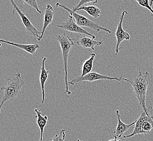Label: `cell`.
<instances>
[{
  "mask_svg": "<svg viewBox=\"0 0 153 141\" xmlns=\"http://www.w3.org/2000/svg\"><path fill=\"white\" fill-rule=\"evenodd\" d=\"M77 141H81V140H77ZM121 141V140H117V139H115V138H114V139H112V140H109V141Z\"/></svg>",
  "mask_w": 153,
  "mask_h": 141,
  "instance_id": "22",
  "label": "cell"
},
{
  "mask_svg": "<svg viewBox=\"0 0 153 141\" xmlns=\"http://www.w3.org/2000/svg\"><path fill=\"white\" fill-rule=\"evenodd\" d=\"M126 14H128V12L127 11H123L122 12L120 16V22L118 24L117 28L115 33V36L116 37V40H117L116 46L115 48L116 56L119 53V51L122 48V47H120L122 42L124 40H129L130 39V35H129V34L127 32H126L123 28V22L124 16Z\"/></svg>",
  "mask_w": 153,
  "mask_h": 141,
  "instance_id": "8",
  "label": "cell"
},
{
  "mask_svg": "<svg viewBox=\"0 0 153 141\" xmlns=\"http://www.w3.org/2000/svg\"><path fill=\"white\" fill-rule=\"evenodd\" d=\"M116 115L117 117V125L114 131V137L115 139L118 140L123 137L124 133L127 132L131 126L135 124L136 120L132 123L126 124L124 123L123 122L121 121V115L120 114V111L118 110L116 111Z\"/></svg>",
  "mask_w": 153,
  "mask_h": 141,
  "instance_id": "10",
  "label": "cell"
},
{
  "mask_svg": "<svg viewBox=\"0 0 153 141\" xmlns=\"http://www.w3.org/2000/svg\"><path fill=\"white\" fill-rule=\"evenodd\" d=\"M1 42L6 43L7 44L12 45L13 46L18 47L19 48L22 49V50H25L27 53H30L31 55H34L36 53V51L40 48V46L38 44H35L33 45H24L20 44H16L14 42H12L10 41H6L3 39L0 40Z\"/></svg>",
  "mask_w": 153,
  "mask_h": 141,
  "instance_id": "14",
  "label": "cell"
},
{
  "mask_svg": "<svg viewBox=\"0 0 153 141\" xmlns=\"http://www.w3.org/2000/svg\"><path fill=\"white\" fill-rule=\"evenodd\" d=\"M76 44L84 48H91L94 50L96 46H100L103 44V41H96L92 38L84 36L79 37L78 40L76 41Z\"/></svg>",
  "mask_w": 153,
  "mask_h": 141,
  "instance_id": "13",
  "label": "cell"
},
{
  "mask_svg": "<svg viewBox=\"0 0 153 141\" xmlns=\"http://www.w3.org/2000/svg\"><path fill=\"white\" fill-rule=\"evenodd\" d=\"M56 40L58 41L60 44L62 54V58L65 70V94L68 95H70L72 93L71 91H69L68 89L69 82H68V59L71 48L74 45V41L72 39L70 38L66 32H64L61 35L56 36Z\"/></svg>",
  "mask_w": 153,
  "mask_h": 141,
  "instance_id": "3",
  "label": "cell"
},
{
  "mask_svg": "<svg viewBox=\"0 0 153 141\" xmlns=\"http://www.w3.org/2000/svg\"><path fill=\"white\" fill-rule=\"evenodd\" d=\"M136 2L138 3V4L143 8H147L153 14V9L150 6L149 1L148 0H135Z\"/></svg>",
  "mask_w": 153,
  "mask_h": 141,
  "instance_id": "19",
  "label": "cell"
},
{
  "mask_svg": "<svg viewBox=\"0 0 153 141\" xmlns=\"http://www.w3.org/2000/svg\"><path fill=\"white\" fill-rule=\"evenodd\" d=\"M10 3H12V6L13 7V14L14 15V14L16 12L20 16L22 22L25 27L27 34L28 35L33 36L35 39V40H37L38 41H40V38L41 35V32H39L38 30L36 28L35 26L32 24V22L30 21L28 18L27 17L25 13L21 10V9L19 8V7L15 3L14 1L10 0Z\"/></svg>",
  "mask_w": 153,
  "mask_h": 141,
  "instance_id": "6",
  "label": "cell"
},
{
  "mask_svg": "<svg viewBox=\"0 0 153 141\" xmlns=\"http://www.w3.org/2000/svg\"><path fill=\"white\" fill-rule=\"evenodd\" d=\"M90 58L86 60L82 65V73L80 76H85L86 74L92 72L94 68V62L96 58L95 53H91Z\"/></svg>",
  "mask_w": 153,
  "mask_h": 141,
  "instance_id": "16",
  "label": "cell"
},
{
  "mask_svg": "<svg viewBox=\"0 0 153 141\" xmlns=\"http://www.w3.org/2000/svg\"><path fill=\"white\" fill-rule=\"evenodd\" d=\"M79 10L85 11L88 15H90L94 19L99 18L101 14L100 9L95 6H82L79 9L76 10V12H78Z\"/></svg>",
  "mask_w": 153,
  "mask_h": 141,
  "instance_id": "17",
  "label": "cell"
},
{
  "mask_svg": "<svg viewBox=\"0 0 153 141\" xmlns=\"http://www.w3.org/2000/svg\"><path fill=\"white\" fill-rule=\"evenodd\" d=\"M55 12L53 9V7L51 4H48L46 7V9L45 10L44 13V24L42 30L41 32V35L40 41H41V39L43 38L45 34V32L47 29V27L48 26L51 24H52L53 21L54 15Z\"/></svg>",
  "mask_w": 153,
  "mask_h": 141,
  "instance_id": "11",
  "label": "cell"
},
{
  "mask_svg": "<svg viewBox=\"0 0 153 141\" xmlns=\"http://www.w3.org/2000/svg\"><path fill=\"white\" fill-rule=\"evenodd\" d=\"M153 129V116L149 112L143 111L141 116L136 119L133 132L129 135L124 136V139L130 138L137 135H146L150 133Z\"/></svg>",
  "mask_w": 153,
  "mask_h": 141,
  "instance_id": "4",
  "label": "cell"
},
{
  "mask_svg": "<svg viewBox=\"0 0 153 141\" xmlns=\"http://www.w3.org/2000/svg\"><path fill=\"white\" fill-rule=\"evenodd\" d=\"M98 2L97 0H91V1H87V0H82L79 2V4L75 7L73 8V11L74 12H76V10L78 9H79L80 7H82L83 6V5L85 4L86 3H92L93 4H94Z\"/></svg>",
  "mask_w": 153,
  "mask_h": 141,
  "instance_id": "21",
  "label": "cell"
},
{
  "mask_svg": "<svg viewBox=\"0 0 153 141\" xmlns=\"http://www.w3.org/2000/svg\"><path fill=\"white\" fill-rule=\"evenodd\" d=\"M24 2V4H28L29 6H31L34 9H36L37 12L40 14H41L42 12L39 8L38 4L37 3V1L36 0H25L22 1Z\"/></svg>",
  "mask_w": 153,
  "mask_h": 141,
  "instance_id": "18",
  "label": "cell"
},
{
  "mask_svg": "<svg viewBox=\"0 0 153 141\" xmlns=\"http://www.w3.org/2000/svg\"><path fill=\"white\" fill-rule=\"evenodd\" d=\"M25 82L21 78V74L18 72L15 76L10 80L6 85L3 86L1 90L4 92L0 109H2L3 104L7 101H13L18 98L21 94V89Z\"/></svg>",
  "mask_w": 153,
  "mask_h": 141,
  "instance_id": "2",
  "label": "cell"
},
{
  "mask_svg": "<svg viewBox=\"0 0 153 141\" xmlns=\"http://www.w3.org/2000/svg\"><path fill=\"white\" fill-rule=\"evenodd\" d=\"M100 80H116L118 82H121V80H124L126 82H129V80L127 79L126 78H123L122 76L120 77L116 76H109L105 75H103L102 74L98 73L97 72H92L90 73L86 74L85 76H80L72 80L70 82H69V84L71 85H74L77 83L83 82H93L94 81Z\"/></svg>",
  "mask_w": 153,
  "mask_h": 141,
  "instance_id": "7",
  "label": "cell"
},
{
  "mask_svg": "<svg viewBox=\"0 0 153 141\" xmlns=\"http://www.w3.org/2000/svg\"><path fill=\"white\" fill-rule=\"evenodd\" d=\"M56 7H60L62 9H65V10L68 11L70 13V15H72L74 17V19H75L76 24L81 27H86L89 28L91 30H96V32H100V30H103V31H105V32L109 33H111V31L110 30H109V29L105 28V27H103V26L100 25L99 24L95 23L92 21L90 20V19H88V18H86L83 15H80V14H78L76 12H74L73 10L70 9L66 6L62 5L58 2L56 3Z\"/></svg>",
  "mask_w": 153,
  "mask_h": 141,
  "instance_id": "5",
  "label": "cell"
},
{
  "mask_svg": "<svg viewBox=\"0 0 153 141\" xmlns=\"http://www.w3.org/2000/svg\"><path fill=\"white\" fill-rule=\"evenodd\" d=\"M47 58L46 57H42V61L41 64V71H40V82L41 85V92H42V104L45 103V84L48 79L49 73L50 71L46 70L45 68V62L46 61Z\"/></svg>",
  "mask_w": 153,
  "mask_h": 141,
  "instance_id": "12",
  "label": "cell"
},
{
  "mask_svg": "<svg viewBox=\"0 0 153 141\" xmlns=\"http://www.w3.org/2000/svg\"><path fill=\"white\" fill-rule=\"evenodd\" d=\"M34 112L36 113V123L38 125L40 130V141H43L44 133L45 128L46 126L48 121L47 116H42L41 115V112L38 109H34Z\"/></svg>",
  "mask_w": 153,
  "mask_h": 141,
  "instance_id": "15",
  "label": "cell"
},
{
  "mask_svg": "<svg viewBox=\"0 0 153 141\" xmlns=\"http://www.w3.org/2000/svg\"><path fill=\"white\" fill-rule=\"evenodd\" d=\"M149 76V72L146 71L144 74L142 73L141 70L139 73L134 79L130 82L132 86L133 92L135 96L137 99L139 105L146 112H149V110L152 109V107L147 108L146 106V95L147 92L149 82L148 78Z\"/></svg>",
  "mask_w": 153,
  "mask_h": 141,
  "instance_id": "1",
  "label": "cell"
},
{
  "mask_svg": "<svg viewBox=\"0 0 153 141\" xmlns=\"http://www.w3.org/2000/svg\"><path fill=\"white\" fill-rule=\"evenodd\" d=\"M57 27L60 28L62 30H68L71 32L78 33L85 35H88L91 36L93 39L96 38V36L88 32L85 30L82 29L81 27L78 26L76 22H74V17L71 15H69V17L64 22L60 25H56Z\"/></svg>",
  "mask_w": 153,
  "mask_h": 141,
  "instance_id": "9",
  "label": "cell"
},
{
  "mask_svg": "<svg viewBox=\"0 0 153 141\" xmlns=\"http://www.w3.org/2000/svg\"><path fill=\"white\" fill-rule=\"evenodd\" d=\"M66 130L62 129L59 132V134H56L53 138L51 139L50 141H66Z\"/></svg>",
  "mask_w": 153,
  "mask_h": 141,
  "instance_id": "20",
  "label": "cell"
}]
</instances>
